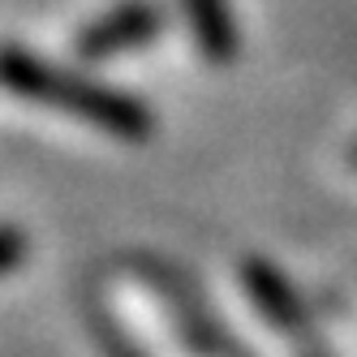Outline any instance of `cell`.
I'll return each instance as SVG.
<instances>
[{
    "instance_id": "cell-2",
    "label": "cell",
    "mask_w": 357,
    "mask_h": 357,
    "mask_svg": "<svg viewBox=\"0 0 357 357\" xmlns=\"http://www.w3.org/2000/svg\"><path fill=\"white\" fill-rule=\"evenodd\" d=\"M9 250H13V245H0V263H5V259H9Z\"/></svg>"
},
{
    "instance_id": "cell-1",
    "label": "cell",
    "mask_w": 357,
    "mask_h": 357,
    "mask_svg": "<svg viewBox=\"0 0 357 357\" xmlns=\"http://www.w3.org/2000/svg\"><path fill=\"white\" fill-rule=\"evenodd\" d=\"M190 9L198 13V26H202V35H207L211 43H215V52H224V13H220V0H190Z\"/></svg>"
}]
</instances>
